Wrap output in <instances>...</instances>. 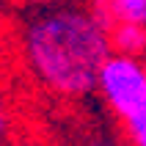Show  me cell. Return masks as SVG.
Segmentation results:
<instances>
[{
    "instance_id": "cell-6",
    "label": "cell",
    "mask_w": 146,
    "mask_h": 146,
    "mask_svg": "<svg viewBox=\"0 0 146 146\" xmlns=\"http://www.w3.org/2000/svg\"><path fill=\"white\" fill-rule=\"evenodd\" d=\"M8 132V116H6V108H3V102H0V141L6 138Z\"/></svg>"
},
{
    "instance_id": "cell-4",
    "label": "cell",
    "mask_w": 146,
    "mask_h": 146,
    "mask_svg": "<svg viewBox=\"0 0 146 146\" xmlns=\"http://www.w3.org/2000/svg\"><path fill=\"white\" fill-rule=\"evenodd\" d=\"M113 22H138L146 28V0H102Z\"/></svg>"
},
{
    "instance_id": "cell-7",
    "label": "cell",
    "mask_w": 146,
    "mask_h": 146,
    "mask_svg": "<svg viewBox=\"0 0 146 146\" xmlns=\"http://www.w3.org/2000/svg\"><path fill=\"white\" fill-rule=\"evenodd\" d=\"M31 3H41V0H31Z\"/></svg>"
},
{
    "instance_id": "cell-1",
    "label": "cell",
    "mask_w": 146,
    "mask_h": 146,
    "mask_svg": "<svg viewBox=\"0 0 146 146\" xmlns=\"http://www.w3.org/2000/svg\"><path fill=\"white\" fill-rule=\"evenodd\" d=\"M113 17L99 6H52L28 19L22 31L25 64L36 80L61 97H86L110 47Z\"/></svg>"
},
{
    "instance_id": "cell-2",
    "label": "cell",
    "mask_w": 146,
    "mask_h": 146,
    "mask_svg": "<svg viewBox=\"0 0 146 146\" xmlns=\"http://www.w3.org/2000/svg\"><path fill=\"white\" fill-rule=\"evenodd\" d=\"M97 91L119 119H130L146 108V64L138 55L110 52L97 74Z\"/></svg>"
},
{
    "instance_id": "cell-3",
    "label": "cell",
    "mask_w": 146,
    "mask_h": 146,
    "mask_svg": "<svg viewBox=\"0 0 146 146\" xmlns=\"http://www.w3.org/2000/svg\"><path fill=\"white\" fill-rule=\"evenodd\" d=\"M110 47L124 55H143L146 52V28L138 22H113L110 25Z\"/></svg>"
},
{
    "instance_id": "cell-5",
    "label": "cell",
    "mask_w": 146,
    "mask_h": 146,
    "mask_svg": "<svg viewBox=\"0 0 146 146\" xmlns=\"http://www.w3.org/2000/svg\"><path fill=\"white\" fill-rule=\"evenodd\" d=\"M124 130H127V141L132 146H146V108L130 119H124Z\"/></svg>"
}]
</instances>
